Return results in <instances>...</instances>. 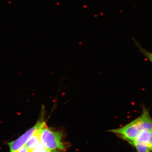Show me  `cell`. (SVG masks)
Wrapping results in <instances>:
<instances>
[{
  "label": "cell",
  "instance_id": "cell-1",
  "mask_svg": "<svg viewBox=\"0 0 152 152\" xmlns=\"http://www.w3.org/2000/svg\"><path fill=\"white\" fill-rule=\"evenodd\" d=\"M132 145L136 138L143 132H152V118L149 110L143 106L140 115L121 127L109 131Z\"/></svg>",
  "mask_w": 152,
  "mask_h": 152
},
{
  "label": "cell",
  "instance_id": "cell-2",
  "mask_svg": "<svg viewBox=\"0 0 152 152\" xmlns=\"http://www.w3.org/2000/svg\"><path fill=\"white\" fill-rule=\"evenodd\" d=\"M41 144L50 152H61L66 149L61 132L53 130L46 125L39 131Z\"/></svg>",
  "mask_w": 152,
  "mask_h": 152
},
{
  "label": "cell",
  "instance_id": "cell-3",
  "mask_svg": "<svg viewBox=\"0 0 152 152\" xmlns=\"http://www.w3.org/2000/svg\"><path fill=\"white\" fill-rule=\"evenodd\" d=\"M46 125L44 118L41 117V119L34 126L27 131L23 134L16 140L9 143L11 152H17L25 145L31 136L42 128Z\"/></svg>",
  "mask_w": 152,
  "mask_h": 152
},
{
  "label": "cell",
  "instance_id": "cell-4",
  "mask_svg": "<svg viewBox=\"0 0 152 152\" xmlns=\"http://www.w3.org/2000/svg\"><path fill=\"white\" fill-rule=\"evenodd\" d=\"M39 130L35 133L26 143V146L29 150L34 149L42 145L39 136Z\"/></svg>",
  "mask_w": 152,
  "mask_h": 152
},
{
  "label": "cell",
  "instance_id": "cell-5",
  "mask_svg": "<svg viewBox=\"0 0 152 152\" xmlns=\"http://www.w3.org/2000/svg\"><path fill=\"white\" fill-rule=\"evenodd\" d=\"M132 146L135 148L137 152H151L149 148L145 144L135 143Z\"/></svg>",
  "mask_w": 152,
  "mask_h": 152
},
{
  "label": "cell",
  "instance_id": "cell-6",
  "mask_svg": "<svg viewBox=\"0 0 152 152\" xmlns=\"http://www.w3.org/2000/svg\"><path fill=\"white\" fill-rule=\"evenodd\" d=\"M28 152H50L48 150L45 148L42 145H41L40 146L34 149L29 150Z\"/></svg>",
  "mask_w": 152,
  "mask_h": 152
},
{
  "label": "cell",
  "instance_id": "cell-7",
  "mask_svg": "<svg viewBox=\"0 0 152 152\" xmlns=\"http://www.w3.org/2000/svg\"><path fill=\"white\" fill-rule=\"evenodd\" d=\"M140 51L143 54L145 57H146L147 58H148L152 63V53L147 51L146 50L142 48H140Z\"/></svg>",
  "mask_w": 152,
  "mask_h": 152
},
{
  "label": "cell",
  "instance_id": "cell-8",
  "mask_svg": "<svg viewBox=\"0 0 152 152\" xmlns=\"http://www.w3.org/2000/svg\"><path fill=\"white\" fill-rule=\"evenodd\" d=\"M146 145L149 148L151 151L152 152V132H150L149 136L148 139L147 141Z\"/></svg>",
  "mask_w": 152,
  "mask_h": 152
},
{
  "label": "cell",
  "instance_id": "cell-9",
  "mask_svg": "<svg viewBox=\"0 0 152 152\" xmlns=\"http://www.w3.org/2000/svg\"><path fill=\"white\" fill-rule=\"evenodd\" d=\"M29 150L26 147V146H23L17 152H28Z\"/></svg>",
  "mask_w": 152,
  "mask_h": 152
}]
</instances>
